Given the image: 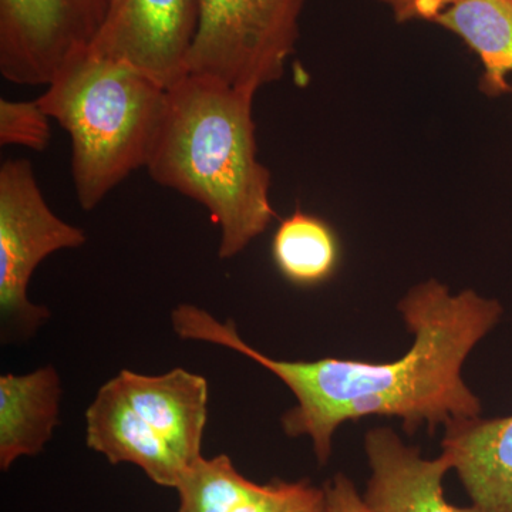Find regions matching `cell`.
Wrapping results in <instances>:
<instances>
[{
	"mask_svg": "<svg viewBox=\"0 0 512 512\" xmlns=\"http://www.w3.org/2000/svg\"><path fill=\"white\" fill-rule=\"evenodd\" d=\"M305 0H198L188 74L251 94L281 80L299 36Z\"/></svg>",
	"mask_w": 512,
	"mask_h": 512,
	"instance_id": "5",
	"label": "cell"
},
{
	"mask_svg": "<svg viewBox=\"0 0 512 512\" xmlns=\"http://www.w3.org/2000/svg\"><path fill=\"white\" fill-rule=\"evenodd\" d=\"M255 94L187 74L167 89L147 171L153 181L197 201L220 227L218 255L231 259L276 217L271 173L258 160Z\"/></svg>",
	"mask_w": 512,
	"mask_h": 512,
	"instance_id": "2",
	"label": "cell"
},
{
	"mask_svg": "<svg viewBox=\"0 0 512 512\" xmlns=\"http://www.w3.org/2000/svg\"><path fill=\"white\" fill-rule=\"evenodd\" d=\"M306 481L256 484L242 476L227 454L200 457L185 470L177 512H286Z\"/></svg>",
	"mask_w": 512,
	"mask_h": 512,
	"instance_id": "12",
	"label": "cell"
},
{
	"mask_svg": "<svg viewBox=\"0 0 512 512\" xmlns=\"http://www.w3.org/2000/svg\"><path fill=\"white\" fill-rule=\"evenodd\" d=\"M198 0H109L92 52L120 60L165 89L187 76Z\"/></svg>",
	"mask_w": 512,
	"mask_h": 512,
	"instance_id": "8",
	"label": "cell"
},
{
	"mask_svg": "<svg viewBox=\"0 0 512 512\" xmlns=\"http://www.w3.org/2000/svg\"><path fill=\"white\" fill-rule=\"evenodd\" d=\"M434 23L460 37L480 57L485 94L511 92L507 79L512 74V0H463Z\"/></svg>",
	"mask_w": 512,
	"mask_h": 512,
	"instance_id": "13",
	"label": "cell"
},
{
	"mask_svg": "<svg viewBox=\"0 0 512 512\" xmlns=\"http://www.w3.org/2000/svg\"><path fill=\"white\" fill-rule=\"evenodd\" d=\"M340 242L328 222L295 211L281 221L272 239V258L285 279L298 286L329 281L340 264Z\"/></svg>",
	"mask_w": 512,
	"mask_h": 512,
	"instance_id": "14",
	"label": "cell"
},
{
	"mask_svg": "<svg viewBox=\"0 0 512 512\" xmlns=\"http://www.w3.org/2000/svg\"><path fill=\"white\" fill-rule=\"evenodd\" d=\"M443 454L480 512H512V416L446 424Z\"/></svg>",
	"mask_w": 512,
	"mask_h": 512,
	"instance_id": "10",
	"label": "cell"
},
{
	"mask_svg": "<svg viewBox=\"0 0 512 512\" xmlns=\"http://www.w3.org/2000/svg\"><path fill=\"white\" fill-rule=\"evenodd\" d=\"M392 10L397 22L429 20L436 22L441 13L463 0H379Z\"/></svg>",
	"mask_w": 512,
	"mask_h": 512,
	"instance_id": "16",
	"label": "cell"
},
{
	"mask_svg": "<svg viewBox=\"0 0 512 512\" xmlns=\"http://www.w3.org/2000/svg\"><path fill=\"white\" fill-rule=\"evenodd\" d=\"M365 444L372 470L365 494L369 512H480L444 498V476L453 470L446 454L426 460L386 427L370 430Z\"/></svg>",
	"mask_w": 512,
	"mask_h": 512,
	"instance_id": "9",
	"label": "cell"
},
{
	"mask_svg": "<svg viewBox=\"0 0 512 512\" xmlns=\"http://www.w3.org/2000/svg\"><path fill=\"white\" fill-rule=\"evenodd\" d=\"M82 229L57 217L29 160L0 167V319L2 340L28 339L49 319L29 299L30 279L47 256L86 244Z\"/></svg>",
	"mask_w": 512,
	"mask_h": 512,
	"instance_id": "6",
	"label": "cell"
},
{
	"mask_svg": "<svg viewBox=\"0 0 512 512\" xmlns=\"http://www.w3.org/2000/svg\"><path fill=\"white\" fill-rule=\"evenodd\" d=\"M208 382L174 369L160 376L121 370L86 410V444L110 464H133L161 487H177L201 446Z\"/></svg>",
	"mask_w": 512,
	"mask_h": 512,
	"instance_id": "4",
	"label": "cell"
},
{
	"mask_svg": "<svg viewBox=\"0 0 512 512\" xmlns=\"http://www.w3.org/2000/svg\"><path fill=\"white\" fill-rule=\"evenodd\" d=\"M414 335L412 349L392 363L320 359L286 362L265 356L239 336L232 320L222 323L184 303L171 313L181 339L224 346L254 360L289 387L298 399L282 417L289 437L308 436L320 464L328 463L340 424L366 416H394L413 433L421 424L480 417L481 404L464 383V362L497 325L503 306L474 291L451 293L437 281L414 286L400 302Z\"/></svg>",
	"mask_w": 512,
	"mask_h": 512,
	"instance_id": "1",
	"label": "cell"
},
{
	"mask_svg": "<svg viewBox=\"0 0 512 512\" xmlns=\"http://www.w3.org/2000/svg\"><path fill=\"white\" fill-rule=\"evenodd\" d=\"M326 512H369L365 498L345 474H336L323 488Z\"/></svg>",
	"mask_w": 512,
	"mask_h": 512,
	"instance_id": "17",
	"label": "cell"
},
{
	"mask_svg": "<svg viewBox=\"0 0 512 512\" xmlns=\"http://www.w3.org/2000/svg\"><path fill=\"white\" fill-rule=\"evenodd\" d=\"M109 0H0V73L20 86H47L92 49Z\"/></svg>",
	"mask_w": 512,
	"mask_h": 512,
	"instance_id": "7",
	"label": "cell"
},
{
	"mask_svg": "<svg viewBox=\"0 0 512 512\" xmlns=\"http://www.w3.org/2000/svg\"><path fill=\"white\" fill-rule=\"evenodd\" d=\"M62 382L53 366L0 377V468L39 456L59 424Z\"/></svg>",
	"mask_w": 512,
	"mask_h": 512,
	"instance_id": "11",
	"label": "cell"
},
{
	"mask_svg": "<svg viewBox=\"0 0 512 512\" xmlns=\"http://www.w3.org/2000/svg\"><path fill=\"white\" fill-rule=\"evenodd\" d=\"M37 99L72 140L77 201L92 211L128 175L146 168L163 121L167 89L92 50L74 57Z\"/></svg>",
	"mask_w": 512,
	"mask_h": 512,
	"instance_id": "3",
	"label": "cell"
},
{
	"mask_svg": "<svg viewBox=\"0 0 512 512\" xmlns=\"http://www.w3.org/2000/svg\"><path fill=\"white\" fill-rule=\"evenodd\" d=\"M286 512H326L325 494L323 490L312 487L306 481L301 494L296 497Z\"/></svg>",
	"mask_w": 512,
	"mask_h": 512,
	"instance_id": "18",
	"label": "cell"
},
{
	"mask_svg": "<svg viewBox=\"0 0 512 512\" xmlns=\"http://www.w3.org/2000/svg\"><path fill=\"white\" fill-rule=\"evenodd\" d=\"M52 140L50 117L37 100L0 99V146L45 151Z\"/></svg>",
	"mask_w": 512,
	"mask_h": 512,
	"instance_id": "15",
	"label": "cell"
}]
</instances>
